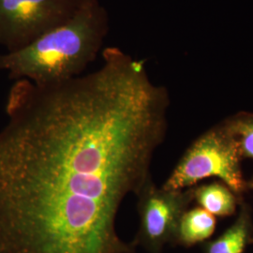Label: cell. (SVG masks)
<instances>
[{"mask_svg":"<svg viewBox=\"0 0 253 253\" xmlns=\"http://www.w3.org/2000/svg\"><path fill=\"white\" fill-rule=\"evenodd\" d=\"M99 70L9 90L0 129V253H135L117 231L128 194L152 178L168 90L118 47Z\"/></svg>","mask_w":253,"mask_h":253,"instance_id":"1","label":"cell"},{"mask_svg":"<svg viewBox=\"0 0 253 253\" xmlns=\"http://www.w3.org/2000/svg\"><path fill=\"white\" fill-rule=\"evenodd\" d=\"M109 14L100 0H86L67 23L28 45L0 54V72L39 85L80 76L96 60L109 32Z\"/></svg>","mask_w":253,"mask_h":253,"instance_id":"2","label":"cell"},{"mask_svg":"<svg viewBox=\"0 0 253 253\" xmlns=\"http://www.w3.org/2000/svg\"><path fill=\"white\" fill-rule=\"evenodd\" d=\"M238 141L223 122L205 131L186 149L163 188L187 190L207 178L223 182L243 199L249 191Z\"/></svg>","mask_w":253,"mask_h":253,"instance_id":"3","label":"cell"},{"mask_svg":"<svg viewBox=\"0 0 253 253\" xmlns=\"http://www.w3.org/2000/svg\"><path fill=\"white\" fill-rule=\"evenodd\" d=\"M86 0H0V45L22 49L67 23Z\"/></svg>","mask_w":253,"mask_h":253,"instance_id":"4","label":"cell"},{"mask_svg":"<svg viewBox=\"0 0 253 253\" xmlns=\"http://www.w3.org/2000/svg\"><path fill=\"white\" fill-rule=\"evenodd\" d=\"M136 196L139 228L132 244L148 253H163L166 245L172 244L181 217L193 203L191 188L167 190L150 178Z\"/></svg>","mask_w":253,"mask_h":253,"instance_id":"5","label":"cell"},{"mask_svg":"<svg viewBox=\"0 0 253 253\" xmlns=\"http://www.w3.org/2000/svg\"><path fill=\"white\" fill-rule=\"evenodd\" d=\"M253 244V217L252 208L245 202L239 206V211L234 223L217 236L203 245L204 253H245Z\"/></svg>","mask_w":253,"mask_h":253,"instance_id":"6","label":"cell"},{"mask_svg":"<svg viewBox=\"0 0 253 253\" xmlns=\"http://www.w3.org/2000/svg\"><path fill=\"white\" fill-rule=\"evenodd\" d=\"M191 190L193 202L216 217L234 216L237 208L244 202L221 181L196 185Z\"/></svg>","mask_w":253,"mask_h":253,"instance_id":"7","label":"cell"},{"mask_svg":"<svg viewBox=\"0 0 253 253\" xmlns=\"http://www.w3.org/2000/svg\"><path fill=\"white\" fill-rule=\"evenodd\" d=\"M216 227L215 216L199 207L189 208L181 217L172 245L191 248L205 243L213 235Z\"/></svg>","mask_w":253,"mask_h":253,"instance_id":"8","label":"cell"},{"mask_svg":"<svg viewBox=\"0 0 253 253\" xmlns=\"http://www.w3.org/2000/svg\"><path fill=\"white\" fill-rule=\"evenodd\" d=\"M222 122L238 141L243 159L253 161V114L240 112Z\"/></svg>","mask_w":253,"mask_h":253,"instance_id":"9","label":"cell"},{"mask_svg":"<svg viewBox=\"0 0 253 253\" xmlns=\"http://www.w3.org/2000/svg\"><path fill=\"white\" fill-rule=\"evenodd\" d=\"M248 189H249V190H253V176L251 179L248 180Z\"/></svg>","mask_w":253,"mask_h":253,"instance_id":"10","label":"cell"}]
</instances>
